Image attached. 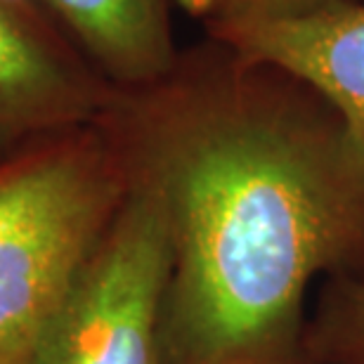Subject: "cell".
Instances as JSON below:
<instances>
[{
    "mask_svg": "<svg viewBox=\"0 0 364 364\" xmlns=\"http://www.w3.org/2000/svg\"><path fill=\"white\" fill-rule=\"evenodd\" d=\"M168 235L164 364H303L317 279L364 277V137L322 92L206 38L102 114Z\"/></svg>",
    "mask_w": 364,
    "mask_h": 364,
    "instance_id": "6da1fadb",
    "label": "cell"
},
{
    "mask_svg": "<svg viewBox=\"0 0 364 364\" xmlns=\"http://www.w3.org/2000/svg\"><path fill=\"white\" fill-rule=\"evenodd\" d=\"M100 121L0 156V364H28L126 199Z\"/></svg>",
    "mask_w": 364,
    "mask_h": 364,
    "instance_id": "7a4b0ae2",
    "label": "cell"
},
{
    "mask_svg": "<svg viewBox=\"0 0 364 364\" xmlns=\"http://www.w3.org/2000/svg\"><path fill=\"white\" fill-rule=\"evenodd\" d=\"M126 199L50 319L28 364H164L168 235L159 203Z\"/></svg>",
    "mask_w": 364,
    "mask_h": 364,
    "instance_id": "3957f363",
    "label": "cell"
},
{
    "mask_svg": "<svg viewBox=\"0 0 364 364\" xmlns=\"http://www.w3.org/2000/svg\"><path fill=\"white\" fill-rule=\"evenodd\" d=\"M114 92L53 19L0 0V154L100 121Z\"/></svg>",
    "mask_w": 364,
    "mask_h": 364,
    "instance_id": "277c9868",
    "label": "cell"
},
{
    "mask_svg": "<svg viewBox=\"0 0 364 364\" xmlns=\"http://www.w3.org/2000/svg\"><path fill=\"white\" fill-rule=\"evenodd\" d=\"M208 38L298 76L338 107L364 137V3L326 7L291 21L223 28Z\"/></svg>",
    "mask_w": 364,
    "mask_h": 364,
    "instance_id": "5b68a950",
    "label": "cell"
},
{
    "mask_svg": "<svg viewBox=\"0 0 364 364\" xmlns=\"http://www.w3.org/2000/svg\"><path fill=\"white\" fill-rule=\"evenodd\" d=\"M85 62L114 90H137L176 67L178 0H41Z\"/></svg>",
    "mask_w": 364,
    "mask_h": 364,
    "instance_id": "8992f818",
    "label": "cell"
},
{
    "mask_svg": "<svg viewBox=\"0 0 364 364\" xmlns=\"http://www.w3.org/2000/svg\"><path fill=\"white\" fill-rule=\"evenodd\" d=\"M303 364H364V277L324 279L308 312Z\"/></svg>",
    "mask_w": 364,
    "mask_h": 364,
    "instance_id": "52a82bcc",
    "label": "cell"
},
{
    "mask_svg": "<svg viewBox=\"0 0 364 364\" xmlns=\"http://www.w3.org/2000/svg\"><path fill=\"white\" fill-rule=\"evenodd\" d=\"M346 3L364 0H178L182 10L201 21L206 36L235 26L301 19Z\"/></svg>",
    "mask_w": 364,
    "mask_h": 364,
    "instance_id": "ba28073f",
    "label": "cell"
}]
</instances>
